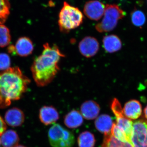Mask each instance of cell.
Returning a JSON list of instances; mask_svg holds the SVG:
<instances>
[{"mask_svg": "<svg viewBox=\"0 0 147 147\" xmlns=\"http://www.w3.org/2000/svg\"><path fill=\"white\" fill-rule=\"evenodd\" d=\"M41 55L35 59L31 71L35 82L39 87L50 84L60 70L59 63L61 58L65 57L59 47L48 43L43 45Z\"/></svg>", "mask_w": 147, "mask_h": 147, "instance_id": "6da1fadb", "label": "cell"}, {"mask_svg": "<svg viewBox=\"0 0 147 147\" xmlns=\"http://www.w3.org/2000/svg\"><path fill=\"white\" fill-rule=\"evenodd\" d=\"M30 82L17 67L0 73V108H5L12 100L20 99Z\"/></svg>", "mask_w": 147, "mask_h": 147, "instance_id": "7a4b0ae2", "label": "cell"}, {"mask_svg": "<svg viewBox=\"0 0 147 147\" xmlns=\"http://www.w3.org/2000/svg\"><path fill=\"white\" fill-rule=\"evenodd\" d=\"M84 20V15L79 8L64 2L58 20L59 28L62 32L68 33L76 28L82 25Z\"/></svg>", "mask_w": 147, "mask_h": 147, "instance_id": "3957f363", "label": "cell"}, {"mask_svg": "<svg viewBox=\"0 0 147 147\" xmlns=\"http://www.w3.org/2000/svg\"><path fill=\"white\" fill-rule=\"evenodd\" d=\"M104 14L102 21L95 26V29L100 33L113 30L126 13L118 5L112 4L106 5Z\"/></svg>", "mask_w": 147, "mask_h": 147, "instance_id": "277c9868", "label": "cell"}, {"mask_svg": "<svg viewBox=\"0 0 147 147\" xmlns=\"http://www.w3.org/2000/svg\"><path fill=\"white\" fill-rule=\"evenodd\" d=\"M48 136L53 147H72L75 143L73 133L59 124H55L50 127Z\"/></svg>", "mask_w": 147, "mask_h": 147, "instance_id": "5b68a950", "label": "cell"}, {"mask_svg": "<svg viewBox=\"0 0 147 147\" xmlns=\"http://www.w3.org/2000/svg\"><path fill=\"white\" fill-rule=\"evenodd\" d=\"M111 109L116 117V121L115 122L116 124L124 131L129 141L131 143V137L133 122L131 120L127 118L124 115L120 102L117 98H114L112 100Z\"/></svg>", "mask_w": 147, "mask_h": 147, "instance_id": "8992f818", "label": "cell"}, {"mask_svg": "<svg viewBox=\"0 0 147 147\" xmlns=\"http://www.w3.org/2000/svg\"><path fill=\"white\" fill-rule=\"evenodd\" d=\"M131 143L134 147H147V119L144 118L133 122Z\"/></svg>", "mask_w": 147, "mask_h": 147, "instance_id": "52a82bcc", "label": "cell"}, {"mask_svg": "<svg viewBox=\"0 0 147 147\" xmlns=\"http://www.w3.org/2000/svg\"><path fill=\"white\" fill-rule=\"evenodd\" d=\"M105 7V5L98 0H90L85 3L84 12L90 20L97 21L103 16Z\"/></svg>", "mask_w": 147, "mask_h": 147, "instance_id": "ba28073f", "label": "cell"}, {"mask_svg": "<svg viewBox=\"0 0 147 147\" xmlns=\"http://www.w3.org/2000/svg\"><path fill=\"white\" fill-rule=\"evenodd\" d=\"M79 48L80 53L84 57H92L96 55L99 50V42L93 37H85L79 42Z\"/></svg>", "mask_w": 147, "mask_h": 147, "instance_id": "9c48e42d", "label": "cell"}, {"mask_svg": "<svg viewBox=\"0 0 147 147\" xmlns=\"http://www.w3.org/2000/svg\"><path fill=\"white\" fill-rule=\"evenodd\" d=\"M34 46L30 39L26 37H22L17 40L15 46L10 45L8 48L9 53H15L21 57H27L31 55Z\"/></svg>", "mask_w": 147, "mask_h": 147, "instance_id": "30bf717a", "label": "cell"}, {"mask_svg": "<svg viewBox=\"0 0 147 147\" xmlns=\"http://www.w3.org/2000/svg\"><path fill=\"white\" fill-rule=\"evenodd\" d=\"M59 119V115L57 109L53 106H44L39 111V119L45 125L55 123Z\"/></svg>", "mask_w": 147, "mask_h": 147, "instance_id": "8fae6325", "label": "cell"}, {"mask_svg": "<svg viewBox=\"0 0 147 147\" xmlns=\"http://www.w3.org/2000/svg\"><path fill=\"white\" fill-rule=\"evenodd\" d=\"M100 111V107L97 102L92 100L85 101L81 106V113L83 117L91 120L97 117Z\"/></svg>", "mask_w": 147, "mask_h": 147, "instance_id": "7c38bea8", "label": "cell"}, {"mask_svg": "<svg viewBox=\"0 0 147 147\" xmlns=\"http://www.w3.org/2000/svg\"><path fill=\"white\" fill-rule=\"evenodd\" d=\"M123 110L124 114L127 118L131 120H136L142 115V104L139 100L131 99L125 103Z\"/></svg>", "mask_w": 147, "mask_h": 147, "instance_id": "4fadbf2b", "label": "cell"}, {"mask_svg": "<svg viewBox=\"0 0 147 147\" xmlns=\"http://www.w3.org/2000/svg\"><path fill=\"white\" fill-rule=\"evenodd\" d=\"M5 120L9 126L16 127L23 123L25 120V115L20 109L12 108L7 111L5 116Z\"/></svg>", "mask_w": 147, "mask_h": 147, "instance_id": "5bb4252c", "label": "cell"}, {"mask_svg": "<svg viewBox=\"0 0 147 147\" xmlns=\"http://www.w3.org/2000/svg\"><path fill=\"white\" fill-rule=\"evenodd\" d=\"M103 47L107 53H113L121 49L122 44L120 38L115 34L109 35L102 39Z\"/></svg>", "mask_w": 147, "mask_h": 147, "instance_id": "9a60e30c", "label": "cell"}, {"mask_svg": "<svg viewBox=\"0 0 147 147\" xmlns=\"http://www.w3.org/2000/svg\"><path fill=\"white\" fill-rule=\"evenodd\" d=\"M114 122L109 115L102 114L98 117L94 122L95 126L96 129L103 134L109 133L111 131Z\"/></svg>", "mask_w": 147, "mask_h": 147, "instance_id": "2e32d148", "label": "cell"}, {"mask_svg": "<svg viewBox=\"0 0 147 147\" xmlns=\"http://www.w3.org/2000/svg\"><path fill=\"white\" fill-rule=\"evenodd\" d=\"M84 122V117L81 113L72 110L64 117V123L66 126L71 129L76 128L81 126Z\"/></svg>", "mask_w": 147, "mask_h": 147, "instance_id": "e0dca14e", "label": "cell"}, {"mask_svg": "<svg viewBox=\"0 0 147 147\" xmlns=\"http://www.w3.org/2000/svg\"><path fill=\"white\" fill-rule=\"evenodd\" d=\"M1 137V144L3 147H15L19 142L18 134L12 129L5 130Z\"/></svg>", "mask_w": 147, "mask_h": 147, "instance_id": "ac0fdd59", "label": "cell"}, {"mask_svg": "<svg viewBox=\"0 0 147 147\" xmlns=\"http://www.w3.org/2000/svg\"><path fill=\"white\" fill-rule=\"evenodd\" d=\"M101 147H134L131 143L118 140L110 132L104 134Z\"/></svg>", "mask_w": 147, "mask_h": 147, "instance_id": "d6986e66", "label": "cell"}, {"mask_svg": "<svg viewBox=\"0 0 147 147\" xmlns=\"http://www.w3.org/2000/svg\"><path fill=\"white\" fill-rule=\"evenodd\" d=\"M79 147H94L96 139L93 134L89 131L82 132L77 138Z\"/></svg>", "mask_w": 147, "mask_h": 147, "instance_id": "ffe728a7", "label": "cell"}, {"mask_svg": "<svg viewBox=\"0 0 147 147\" xmlns=\"http://www.w3.org/2000/svg\"><path fill=\"white\" fill-rule=\"evenodd\" d=\"M131 23L135 26L141 28L144 25L146 21L145 13L142 10L134 9L131 13Z\"/></svg>", "mask_w": 147, "mask_h": 147, "instance_id": "44dd1931", "label": "cell"}, {"mask_svg": "<svg viewBox=\"0 0 147 147\" xmlns=\"http://www.w3.org/2000/svg\"><path fill=\"white\" fill-rule=\"evenodd\" d=\"M10 9L8 0H0V24L5 22L10 14Z\"/></svg>", "mask_w": 147, "mask_h": 147, "instance_id": "7402d4cb", "label": "cell"}, {"mask_svg": "<svg viewBox=\"0 0 147 147\" xmlns=\"http://www.w3.org/2000/svg\"><path fill=\"white\" fill-rule=\"evenodd\" d=\"M11 39L9 29L5 25L0 24V47H4L8 45Z\"/></svg>", "mask_w": 147, "mask_h": 147, "instance_id": "603a6c76", "label": "cell"}, {"mask_svg": "<svg viewBox=\"0 0 147 147\" xmlns=\"http://www.w3.org/2000/svg\"><path fill=\"white\" fill-rule=\"evenodd\" d=\"M10 59L9 56L5 53L0 54V70H6L10 65Z\"/></svg>", "mask_w": 147, "mask_h": 147, "instance_id": "cb8c5ba5", "label": "cell"}, {"mask_svg": "<svg viewBox=\"0 0 147 147\" xmlns=\"http://www.w3.org/2000/svg\"><path fill=\"white\" fill-rule=\"evenodd\" d=\"M6 125L5 122L0 116V136L5 131Z\"/></svg>", "mask_w": 147, "mask_h": 147, "instance_id": "d4e9b609", "label": "cell"}, {"mask_svg": "<svg viewBox=\"0 0 147 147\" xmlns=\"http://www.w3.org/2000/svg\"><path fill=\"white\" fill-rule=\"evenodd\" d=\"M144 118L147 119V105L144 110Z\"/></svg>", "mask_w": 147, "mask_h": 147, "instance_id": "484cf974", "label": "cell"}, {"mask_svg": "<svg viewBox=\"0 0 147 147\" xmlns=\"http://www.w3.org/2000/svg\"><path fill=\"white\" fill-rule=\"evenodd\" d=\"M15 147H27L25 146H22V145H17Z\"/></svg>", "mask_w": 147, "mask_h": 147, "instance_id": "4316f807", "label": "cell"}, {"mask_svg": "<svg viewBox=\"0 0 147 147\" xmlns=\"http://www.w3.org/2000/svg\"><path fill=\"white\" fill-rule=\"evenodd\" d=\"M1 144V139H0V145Z\"/></svg>", "mask_w": 147, "mask_h": 147, "instance_id": "83f0119b", "label": "cell"}, {"mask_svg": "<svg viewBox=\"0 0 147 147\" xmlns=\"http://www.w3.org/2000/svg\"></svg>", "mask_w": 147, "mask_h": 147, "instance_id": "f1b7e54d", "label": "cell"}]
</instances>
